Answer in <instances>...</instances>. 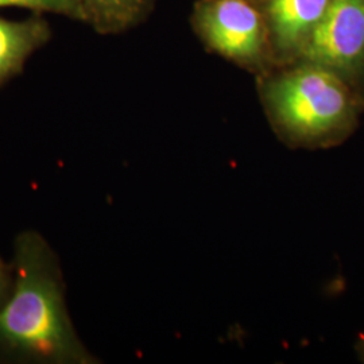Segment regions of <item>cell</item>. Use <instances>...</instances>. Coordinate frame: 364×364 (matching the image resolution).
<instances>
[{
	"label": "cell",
	"instance_id": "1",
	"mask_svg": "<svg viewBox=\"0 0 364 364\" xmlns=\"http://www.w3.org/2000/svg\"><path fill=\"white\" fill-rule=\"evenodd\" d=\"M11 294L0 308V353L49 364L95 363L66 308L58 262L37 232L15 242Z\"/></svg>",
	"mask_w": 364,
	"mask_h": 364
},
{
	"label": "cell",
	"instance_id": "2",
	"mask_svg": "<svg viewBox=\"0 0 364 364\" xmlns=\"http://www.w3.org/2000/svg\"><path fill=\"white\" fill-rule=\"evenodd\" d=\"M260 102L274 132L293 149H329L358 126L353 82L326 66L294 61L258 76Z\"/></svg>",
	"mask_w": 364,
	"mask_h": 364
},
{
	"label": "cell",
	"instance_id": "3",
	"mask_svg": "<svg viewBox=\"0 0 364 364\" xmlns=\"http://www.w3.org/2000/svg\"><path fill=\"white\" fill-rule=\"evenodd\" d=\"M196 34L209 50L258 76L277 66L264 14L254 0H198Z\"/></svg>",
	"mask_w": 364,
	"mask_h": 364
},
{
	"label": "cell",
	"instance_id": "4",
	"mask_svg": "<svg viewBox=\"0 0 364 364\" xmlns=\"http://www.w3.org/2000/svg\"><path fill=\"white\" fill-rule=\"evenodd\" d=\"M297 61H309L353 82L363 75L364 0H332L304 43Z\"/></svg>",
	"mask_w": 364,
	"mask_h": 364
},
{
	"label": "cell",
	"instance_id": "5",
	"mask_svg": "<svg viewBox=\"0 0 364 364\" xmlns=\"http://www.w3.org/2000/svg\"><path fill=\"white\" fill-rule=\"evenodd\" d=\"M332 0H259L277 66L297 61L299 52Z\"/></svg>",
	"mask_w": 364,
	"mask_h": 364
},
{
	"label": "cell",
	"instance_id": "6",
	"mask_svg": "<svg viewBox=\"0 0 364 364\" xmlns=\"http://www.w3.org/2000/svg\"><path fill=\"white\" fill-rule=\"evenodd\" d=\"M50 37L52 28L39 16L21 21L0 16V87L19 75L27 60Z\"/></svg>",
	"mask_w": 364,
	"mask_h": 364
},
{
	"label": "cell",
	"instance_id": "7",
	"mask_svg": "<svg viewBox=\"0 0 364 364\" xmlns=\"http://www.w3.org/2000/svg\"><path fill=\"white\" fill-rule=\"evenodd\" d=\"M156 0H81L84 23L99 34H119L141 23Z\"/></svg>",
	"mask_w": 364,
	"mask_h": 364
},
{
	"label": "cell",
	"instance_id": "8",
	"mask_svg": "<svg viewBox=\"0 0 364 364\" xmlns=\"http://www.w3.org/2000/svg\"><path fill=\"white\" fill-rule=\"evenodd\" d=\"M0 7H22L36 13H52L84 22L81 0H0Z\"/></svg>",
	"mask_w": 364,
	"mask_h": 364
},
{
	"label": "cell",
	"instance_id": "9",
	"mask_svg": "<svg viewBox=\"0 0 364 364\" xmlns=\"http://www.w3.org/2000/svg\"><path fill=\"white\" fill-rule=\"evenodd\" d=\"M14 284L13 264H7L0 259V308L6 304V301L11 294Z\"/></svg>",
	"mask_w": 364,
	"mask_h": 364
},
{
	"label": "cell",
	"instance_id": "10",
	"mask_svg": "<svg viewBox=\"0 0 364 364\" xmlns=\"http://www.w3.org/2000/svg\"><path fill=\"white\" fill-rule=\"evenodd\" d=\"M355 350L358 352V356H359L360 362H363L364 363V333L363 335H360L359 338H358V343H356V346H355Z\"/></svg>",
	"mask_w": 364,
	"mask_h": 364
},
{
	"label": "cell",
	"instance_id": "11",
	"mask_svg": "<svg viewBox=\"0 0 364 364\" xmlns=\"http://www.w3.org/2000/svg\"><path fill=\"white\" fill-rule=\"evenodd\" d=\"M254 1H255V3H259V0H254Z\"/></svg>",
	"mask_w": 364,
	"mask_h": 364
},
{
	"label": "cell",
	"instance_id": "12",
	"mask_svg": "<svg viewBox=\"0 0 364 364\" xmlns=\"http://www.w3.org/2000/svg\"><path fill=\"white\" fill-rule=\"evenodd\" d=\"M362 76H363V77H364V69H363V75H362Z\"/></svg>",
	"mask_w": 364,
	"mask_h": 364
}]
</instances>
